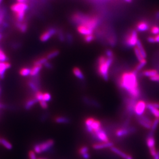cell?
<instances>
[{"mask_svg":"<svg viewBox=\"0 0 159 159\" xmlns=\"http://www.w3.org/2000/svg\"><path fill=\"white\" fill-rule=\"evenodd\" d=\"M119 85L128 93L131 98L137 99L140 96L136 71L123 73L119 80Z\"/></svg>","mask_w":159,"mask_h":159,"instance_id":"cell-1","label":"cell"},{"mask_svg":"<svg viewBox=\"0 0 159 159\" xmlns=\"http://www.w3.org/2000/svg\"><path fill=\"white\" fill-rule=\"evenodd\" d=\"M84 125L86 131L91 134L102 127L101 122L93 117L87 118L84 121Z\"/></svg>","mask_w":159,"mask_h":159,"instance_id":"cell-2","label":"cell"},{"mask_svg":"<svg viewBox=\"0 0 159 159\" xmlns=\"http://www.w3.org/2000/svg\"><path fill=\"white\" fill-rule=\"evenodd\" d=\"M54 140L51 139L47 140L41 143L36 144L34 146V151L36 154H41L42 152H47L49 151L54 146Z\"/></svg>","mask_w":159,"mask_h":159,"instance_id":"cell-3","label":"cell"},{"mask_svg":"<svg viewBox=\"0 0 159 159\" xmlns=\"http://www.w3.org/2000/svg\"><path fill=\"white\" fill-rule=\"evenodd\" d=\"M113 61V58H108L105 62L98 64V72L106 81L108 80V71Z\"/></svg>","mask_w":159,"mask_h":159,"instance_id":"cell-4","label":"cell"},{"mask_svg":"<svg viewBox=\"0 0 159 159\" xmlns=\"http://www.w3.org/2000/svg\"><path fill=\"white\" fill-rule=\"evenodd\" d=\"M91 136L94 140L101 142V143L110 142L107 134V131H106L105 130H104L102 127L97 131L94 132L93 134H92Z\"/></svg>","mask_w":159,"mask_h":159,"instance_id":"cell-5","label":"cell"},{"mask_svg":"<svg viewBox=\"0 0 159 159\" xmlns=\"http://www.w3.org/2000/svg\"><path fill=\"white\" fill-rule=\"evenodd\" d=\"M137 102V99L131 97L130 98H127L125 101L126 111L129 117H131V116L134 114V109Z\"/></svg>","mask_w":159,"mask_h":159,"instance_id":"cell-6","label":"cell"},{"mask_svg":"<svg viewBox=\"0 0 159 159\" xmlns=\"http://www.w3.org/2000/svg\"><path fill=\"white\" fill-rule=\"evenodd\" d=\"M136 131V129L134 127L129 126L127 128H120L115 132V135L119 138H122L131 134H134Z\"/></svg>","mask_w":159,"mask_h":159,"instance_id":"cell-7","label":"cell"},{"mask_svg":"<svg viewBox=\"0 0 159 159\" xmlns=\"http://www.w3.org/2000/svg\"><path fill=\"white\" fill-rule=\"evenodd\" d=\"M28 6L27 3L17 2L12 5L10 9L12 12H14V14L21 12H26L28 10Z\"/></svg>","mask_w":159,"mask_h":159,"instance_id":"cell-8","label":"cell"},{"mask_svg":"<svg viewBox=\"0 0 159 159\" xmlns=\"http://www.w3.org/2000/svg\"><path fill=\"white\" fill-rule=\"evenodd\" d=\"M146 104L147 103L144 101H138L135 107L134 114H136L138 117L143 115L146 109Z\"/></svg>","mask_w":159,"mask_h":159,"instance_id":"cell-9","label":"cell"},{"mask_svg":"<svg viewBox=\"0 0 159 159\" xmlns=\"http://www.w3.org/2000/svg\"><path fill=\"white\" fill-rule=\"evenodd\" d=\"M138 41V38L137 33L135 30H133L127 39V45L129 47H134L136 45Z\"/></svg>","mask_w":159,"mask_h":159,"instance_id":"cell-10","label":"cell"},{"mask_svg":"<svg viewBox=\"0 0 159 159\" xmlns=\"http://www.w3.org/2000/svg\"><path fill=\"white\" fill-rule=\"evenodd\" d=\"M57 33L56 29L54 28H50L42 33L41 35L40 39L42 42H46L49 40L53 36Z\"/></svg>","mask_w":159,"mask_h":159,"instance_id":"cell-11","label":"cell"},{"mask_svg":"<svg viewBox=\"0 0 159 159\" xmlns=\"http://www.w3.org/2000/svg\"><path fill=\"white\" fill-rule=\"evenodd\" d=\"M82 100L83 103L88 106L93 107L96 108H101V105L99 103L92 98H89L87 96H84L82 97Z\"/></svg>","mask_w":159,"mask_h":159,"instance_id":"cell-12","label":"cell"},{"mask_svg":"<svg viewBox=\"0 0 159 159\" xmlns=\"http://www.w3.org/2000/svg\"><path fill=\"white\" fill-rule=\"evenodd\" d=\"M110 149L113 152H114V154L118 155L119 156L122 158V159H134V158H132V157L129 155V154H125V152L122 151V150L118 149L117 148L114 147H112L110 148Z\"/></svg>","mask_w":159,"mask_h":159,"instance_id":"cell-13","label":"cell"},{"mask_svg":"<svg viewBox=\"0 0 159 159\" xmlns=\"http://www.w3.org/2000/svg\"><path fill=\"white\" fill-rule=\"evenodd\" d=\"M154 132L150 131L146 138V144L149 149L155 147L156 140L154 138Z\"/></svg>","mask_w":159,"mask_h":159,"instance_id":"cell-14","label":"cell"},{"mask_svg":"<svg viewBox=\"0 0 159 159\" xmlns=\"http://www.w3.org/2000/svg\"><path fill=\"white\" fill-rule=\"evenodd\" d=\"M11 67V64L8 62H0V78L4 77L5 72Z\"/></svg>","mask_w":159,"mask_h":159,"instance_id":"cell-15","label":"cell"},{"mask_svg":"<svg viewBox=\"0 0 159 159\" xmlns=\"http://www.w3.org/2000/svg\"><path fill=\"white\" fill-rule=\"evenodd\" d=\"M94 30L84 25H79L77 27V31L82 35L87 36L93 34Z\"/></svg>","mask_w":159,"mask_h":159,"instance_id":"cell-16","label":"cell"},{"mask_svg":"<svg viewBox=\"0 0 159 159\" xmlns=\"http://www.w3.org/2000/svg\"><path fill=\"white\" fill-rule=\"evenodd\" d=\"M113 147V143L112 142H106V143H99L94 144L92 147L94 149L101 150L105 149L106 148H111Z\"/></svg>","mask_w":159,"mask_h":159,"instance_id":"cell-17","label":"cell"},{"mask_svg":"<svg viewBox=\"0 0 159 159\" xmlns=\"http://www.w3.org/2000/svg\"><path fill=\"white\" fill-rule=\"evenodd\" d=\"M54 121L57 124H69L70 123L71 120L70 119L65 116H58L54 119Z\"/></svg>","mask_w":159,"mask_h":159,"instance_id":"cell-18","label":"cell"},{"mask_svg":"<svg viewBox=\"0 0 159 159\" xmlns=\"http://www.w3.org/2000/svg\"><path fill=\"white\" fill-rule=\"evenodd\" d=\"M146 108L149 110L150 112L156 118L159 119V109L154 107L152 105V103H147L146 104Z\"/></svg>","mask_w":159,"mask_h":159,"instance_id":"cell-19","label":"cell"},{"mask_svg":"<svg viewBox=\"0 0 159 159\" xmlns=\"http://www.w3.org/2000/svg\"><path fill=\"white\" fill-rule=\"evenodd\" d=\"M38 101L37 99L34 97V98H31L28 99L26 101V103L24 104V109L26 110H31L32 108H33V106L35 105L36 103H38Z\"/></svg>","mask_w":159,"mask_h":159,"instance_id":"cell-20","label":"cell"},{"mask_svg":"<svg viewBox=\"0 0 159 159\" xmlns=\"http://www.w3.org/2000/svg\"><path fill=\"white\" fill-rule=\"evenodd\" d=\"M42 68V66L41 65H34V66L31 69L30 75L33 77H35L37 76L41 70Z\"/></svg>","mask_w":159,"mask_h":159,"instance_id":"cell-21","label":"cell"},{"mask_svg":"<svg viewBox=\"0 0 159 159\" xmlns=\"http://www.w3.org/2000/svg\"><path fill=\"white\" fill-rule=\"evenodd\" d=\"M73 73L74 75H75V76L79 80H84V75L80 68L75 67L73 69Z\"/></svg>","mask_w":159,"mask_h":159,"instance_id":"cell-22","label":"cell"},{"mask_svg":"<svg viewBox=\"0 0 159 159\" xmlns=\"http://www.w3.org/2000/svg\"><path fill=\"white\" fill-rule=\"evenodd\" d=\"M149 28V25L147 23L144 22H141L136 26V29L138 32H143L147 31Z\"/></svg>","mask_w":159,"mask_h":159,"instance_id":"cell-23","label":"cell"},{"mask_svg":"<svg viewBox=\"0 0 159 159\" xmlns=\"http://www.w3.org/2000/svg\"><path fill=\"white\" fill-rule=\"evenodd\" d=\"M28 85L30 89L33 91L34 92L36 93L39 91V84L38 83L36 82H34L33 81L28 82Z\"/></svg>","mask_w":159,"mask_h":159,"instance_id":"cell-24","label":"cell"},{"mask_svg":"<svg viewBox=\"0 0 159 159\" xmlns=\"http://www.w3.org/2000/svg\"><path fill=\"white\" fill-rule=\"evenodd\" d=\"M26 12H21L18 13L14 14L15 19L16 20L17 23H21L23 22L25 19Z\"/></svg>","mask_w":159,"mask_h":159,"instance_id":"cell-25","label":"cell"},{"mask_svg":"<svg viewBox=\"0 0 159 159\" xmlns=\"http://www.w3.org/2000/svg\"><path fill=\"white\" fill-rule=\"evenodd\" d=\"M137 122H138V124H140V125L145 128L151 129L152 125L149 124L147 122H145V121L142 119L140 117H137Z\"/></svg>","mask_w":159,"mask_h":159,"instance_id":"cell-26","label":"cell"},{"mask_svg":"<svg viewBox=\"0 0 159 159\" xmlns=\"http://www.w3.org/2000/svg\"><path fill=\"white\" fill-rule=\"evenodd\" d=\"M16 27L19 29V31H20L21 33H25L27 29L28 25L26 23H24V22L17 23Z\"/></svg>","mask_w":159,"mask_h":159,"instance_id":"cell-27","label":"cell"},{"mask_svg":"<svg viewBox=\"0 0 159 159\" xmlns=\"http://www.w3.org/2000/svg\"><path fill=\"white\" fill-rule=\"evenodd\" d=\"M136 46L140 51V54L143 57V58H146L147 57L146 53L145 51V49H144V48H143V45H142V43L140 42V40H138V41L137 43H136Z\"/></svg>","mask_w":159,"mask_h":159,"instance_id":"cell-28","label":"cell"},{"mask_svg":"<svg viewBox=\"0 0 159 159\" xmlns=\"http://www.w3.org/2000/svg\"><path fill=\"white\" fill-rule=\"evenodd\" d=\"M143 75L146 77H154V76L158 74V71L154 70H150L144 71L143 72Z\"/></svg>","mask_w":159,"mask_h":159,"instance_id":"cell-29","label":"cell"},{"mask_svg":"<svg viewBox=\"0 0 159 159\" xmlns=\"http://www.w3.org/2000/svg\"><path fill=\"white\" fill-rule=\"evenodd\" d=\"M59 51L58 50H54L52 51H50L49 53L47 54L46 57L47 59V60H51L52 59L55 58L56 57L58 56L59 54Z\"/></svg>","mask_w":159,"mask_h":159,"instance_id":"cell-30","label":"cell"},{"mask_svg":"<svg viewBox=\"0 0 159 159\" xmlns=\"http://www.w3.org/2000/svg\"><path fill=\"white\" fill-rule=\"evenodd\" d=\"M1 144H2L7 149L11 150L12 149V144L5 138H2Z\"/></svg>","mask_w":159,"mask_h":159,"instance_id":"cell-31","label":"cell"},{"mask_svg":"<svg viewBox=\"0 0 159 159\" xmlns=\"http://www.w3.org/2000/svg\"><path fill=\"white\" fill-rule=\"evenodd\" d=\"M48 61L47 59V58L46 57H41L40 58L36 60L34 63V65H45V63H47Z\"/></svg>","mask_w":159,"mask_h":159,"instance_id":"cell-32","label":"cell"},{"mask_svg":"<svg viewBox=\"0 0 159 159\" xmlns=\"http://www.w3.org/2000/svg\"><path fill=\"white\" fill-rule=\"evenodd\" d=\"M31 69L28 68H23L20 70V74L22 76H27L31 74Z\"/></svg>","mask_w":159,"mask_h":159,"instance_id":"cell-33","label":"cell"},{"mask_svg":"<svg viewBox=\"0 0 159 159\" xmlns=\"http://www.w3.org/2000/svg\"><path fill=\"white\" fill-rule=\"evenodd\" d=\"M49 116H50V113L49 111H45V112L43 113L41 115L40 117V122L42 123L46 122L47 119H49Z\"/></svg>","mask_w":159,"mask_h":159,"instance_id":"cell-34","label":"cell"},{"mask_svg":"<svg viewBox=\"0 0 159 159\" xmlns=\"http://www.w3.org/2000/svg\"><path fill=\"white\" fill-rule=\"evenodd\" d=\"M8 60L7 55L2 49L0 48V62H6Z\"/></svg>","mask_w":159,"mask_h":159,"instance_id":"cell-35","label":"cell"},{"mask_svg":"<svg viewBox=\"0 0 159 159\" xmlns=\"http://www.w3.org/2000/svg\"><path fill=\"white\" fill-rule=\"evenodd\" d=\"M159 125V119L156 118V119H154V121L152 122V126L151 128V131L152 132H155L156 130L158 127Z\"/></svg>","mask_w":159,"mask_h":159,"instance_id":"cell-36","label":"cell"},{"mask_svg":"<svg viewBox=\"0 0 159 159\" xmlns=\"http://www.w3.org/2000/svg\"><path fill=\"white\" fill-rule=\"evenodd\" d=\"M89 151V148L87 146H84L80 148L78 150V153L80 156H82L83 154L88 153Z\"/></svg>","mask_w":159,"mask_h":159,"instance_id":"cell-37","label":"cell"},{"mask_svg":"<svg viewBox=\"0 0 159 159\" xmlns=\"http://www.w3.org/2000/svg\"><path fill=\"white\" fill-rule=\"evenodd\" d=\"M134 53H135V54H136V56L137 58L138 59V61H142L143 59H144L143 58V57H142V55L140 54V51L139 49H138V48L137 47L134 48Z\"/></svg>","mask_w":159,"mask_h":159,"instance_id":"cell-38","label":"cell"},{"mask_svg":"<svg viewBox=\"0 0 159 159\" xmlns=\"http://www.w3.org/2000/svg\"><path fill=\"white\" fill-rule=\"evenodd\" d=\"M146 63H147V61L145 60V59H143L142 61H140V63H138V64L136 66V71L141 70L146 64Z\"/></svg>","mask_w":159,"mask_h":159,"instance_id":"cell-39","label":"cell"},{"mask_svg":"<svg viewBox=\"0 0 159 159\" xmlns=\"http://www.w3.org/2000/svg\"><path fill=\"white\" fill-rule=\"evenodd\" d=\"M94 39V36L93 34L85 36L84 37V41L86 43H90Z\"/></svg>","mask_w":159,"mask_h":159,"instance_id":"cell-40","label":"cell"},{"mask_svg":"<svg viewBox=\"0 0 159 159\" xmlns=\"http://www.w3.org/2000/svg\"><path fill=\"white\" fill-rule=\"evenodd\" d=\"M51 94L49 93H43V100L45 101L46 102H49V101L51 100Z\"/></svg>","mask_w":159,"mask_h":159,"instance_id":"cell-41","label":"cell"},{"mask_svg":"<svg viewBox=\"0 0 159 159\" xmlns=\"http://www.w3.org/2000/svg\"><path fill=\"white\" fill-rule=\"evenodd\" d=\"M43 93L42 92L39 91L36 93L35 97L37 99L38 102H39L40 101L43 100Z\"/></svg>","mask_w":159,"mask_h":159,"instance_id":"cell-42","label":"cell"},{"mask_svg":"<svg viewBox=\"0 0 159 159\" xmlns=\"http://www.w3.org/2000/svg\"><path fill=\"white\" fill-rule=\"evenodd\" d=\"M39 103H40V106L41 107V108L43 109H47L48 108V104L47 103L46 101H45L42 100V101H41L39 102Z\"/></svg>","mask_w":159,"mask_h":159,"instance_id":"cell-43","label":"cell"},{"mask_svg":"<svg viewBox=\"0 0 159 159\" xmlns=\"http://www.w3.org/2000/svg\"><path fill=\"white\" fill-rule=\"evenodd\" d=\"M151 33L154 35H158L159 34V27L158 26H154L151 29Z\"/></svg>","mask_w":159,"mask_h":159,"instance_id":"cell-44","label":"cell"},{"mask_svg":"<svg viewBox=\"0 0 159 159\" xmlns=\"http://www.w3.org/2000/svg\"><path fill=\"white\" fill-rule=\"evenodd\" d=\"M28 156L29 159H37L36 153L33 150H30L28 152Z\"/></svg>","mask_w":159,"mask_h":159,"instance_id":"cell-45","label":"cell"},{"mask_svg":"<svg viewBox=\"0 0 159 159\" xmlns=\"http://www.w3.org/2000/svg\"><path fill=\"white\" fill-rule=\"evenodd\" d=\"M106 56L108 58H113V53L110 49H107L106 51Z\"/></svg>","mask_w":159,"mask_h":159,"instance_id":"cell-46","label":"cell"},{"mask_svg":"<svg viewBox=\"0 0 159 159\" xmlns=\"http://www.w3.org/2000/svg\"><path fill=\"white\" fill-rule=\"evenodd\" d=\"M149 151L150 154H151V156L153 157H154L156 155V154H157V151L155 147L149 149Z\"/></svg>","mask_w":159,"mask_h":159,"instance_id":"cell-47","label":"cell"},{"mask_svg":"<svg viewBox=\"0 0 159 159\" xmlns=\"http://www.w3.org/2000/svg\"><path fill=\"white\" fill-rule=\"evenodd\" d=\"M4 17V12L3 10L0 9V25L2 23Z\"/></svg>","mask_w":159,"mask_h":159,"instance_id":"cell-48","label":"cell"},{"mask_svg":"<svg viewBox=\"0 0 159 159\" xmlns=\"http://www.w3.org/2000/svg\"><path fill=\"white\" fill-rule=\"evenodd\" d=\"M150 80L152 82H159V74H157V75L154 76V77H150Z\"/></svg>","mask_w":159,"mask_h":159,"instance_id":"cell-49","label":"cell"},{"mask_svg":"<svg viewBox=\"0 0 159 159\" xmlns=\"http://www.w3.org/2000/svg\"><path fill=\"white\" fill-rule=\"evenodd\" d=\"M82 157V158L84 159H90V155L89 154V152L83 154L82 156H81Z\"/></svg>","mask_w":159,"mask_h":159,"instance_id":"cell-50","label":"cell"},{"mask_svg":"<svg viewBox=\"0 0 159 159\" xmlns=\"http://www.w3.org/2000/svg\"><path fill=\"white\" fill-rule=\"evenodd\" d=\"M147 40L148 42L151 43L156 42L155 40V38L154 37H149L148 38Z\"/></svg>","mask_w":159,"mask_h":159,"instance_id":"cell-51","label":"cell"},{"mask_svg":"<svg viewBox=\"0 0 159 159\" xmlns=\"http://www.w3.org/2000/svg\"><path fill=\"white\" fill-rule=\"evenodd\" d=\"M18 3H27L28 0H16Z\"/></svg>","mask_w":159,"mask_h":159,"instance_id":"cell-52","label":"cell"},{"mask_svg":"<svg viewBox=\"0 0 159 159\" xmlns=\"http://www.w3.org/2000/svg\"><path fill=\"white\" fill-rule=\"evenodd\" d=\"M156 18L157 20L159 21V11H157L156 14Z\"/></svg>","mask_w":159,"mask_h":159,"instance_id":"cell-53","label":"cell"},{"mask_svg":"<svg viewBox=\"0 0 159 159\" xmlns=\"http://www.w3.org/2000/svg\"><path fill=\"white\" fill-rule=\"evenodd\" d=\"M154 158V159H159V151H157V154Z\"/></svg>","mask_w":159,"mask_h":159,"instance_id":"cell-54","label":"cell"},{"mask_svg":"<svg viewBox=\"0 0 159 159\" xmlns=\"http://www.w3.org/2000/svg\"><path fill=\"white\" fill-rule=\"evenodd\" d=\"M155 40H156V42H159V34L157 35L155 37Z\"/></svg>","mask_w":159,"mask_h":159,"instance_id":"cell-55","label":"cell"},{"mask_svg":"<svg viewBox=\"0 0 159 159\" xmlns=\"http://www.w3.org/2000/svg\"><path fill=\"white\" fill-rule=\"evenodd\" d=\"M125 1H126L128 3H130L132 1V0H125Z\"/></svg>","mask_w":159,"mask_h":159,"instance_id":"cell-56","label":"cell"},{"mask_svg":"<svg viewBox=\"0 0 159 159\" xmlns=\"http://www.w3.org/2000/svg\"><path fill=\"white\" fill-rule=\"evenodd\" d=\"M2 37V36L1 35V34H0V40L1 39V38Z\"/></svg>","mask_w":159,"mask_h":159,"instance_id":"cell-57","label":"cell"},{"mask_svg":"<svg viewBox=\"0 0 159 159\" xmlns=\"http://www.w3.org/2000/svg\"><path fill=\"white\" fill-rule=\"evenodd\" d=\"M1 140H2V138H0V144H1Z\"/></svg>","mask_w":159,"mask_h":159,"instance_id":"cell-58","label":"cell"},{"mask_svg":"<svg viewBox=\"0 0 159 159\" xmlns=\"http://www.w3.org/2000/svg\"><path fill=\"white\" fill-rule=\"evenodd\" d=\"M3 0H0V4H1V3H2V2Z\"/></svg>","mask_w":159,"mask_h":159,"instance_id":"cell-59","label":"cell"},{"mask_svg":"<svg viewBox=\"0 0 159 159\" xmlns=\"http://www.w3.org/2000/svg\"><path fill=\"white\" fill-rule=\"evenodd\" d=\"M0 93H1V89H0Z\"/></svg>","mask_w":159,"mask_h":159,"instance_id":"cell-60","label":"cell"},{"mask_svg":"<svg viewBox=\"0 0 159 159\" xmlns=\"http://www.w3.org/2000/svg\"></svg>","mask_w":159,"mask_h":159,"instance_id":"cell-61","label":"cell"}]
</instances>
